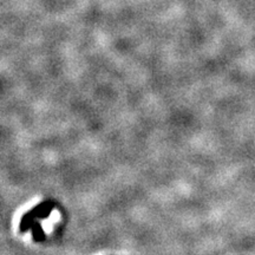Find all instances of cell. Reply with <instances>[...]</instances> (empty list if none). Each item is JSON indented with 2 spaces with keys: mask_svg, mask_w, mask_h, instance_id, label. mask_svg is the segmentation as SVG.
<instances>
[{
  "mask_svg": "<svg viewBox=\"0 0 255 255\" xmlns=\"http://www.w3.org/2000/svg\"><path fill=\"white\" fill-rule=\"evenodd\" d=\"M50 200L47 201H43V202L38 203L32 208L31 210H28L27 213H25V214L21 216V220H20V223H19V232L21 233V234H25V233H27L30 229L32 228V226H33V223L36 220H38V215L40 214V212L43 210L45 207L49 205Z\"/></svg>",
  "mask_w": 255,
  "mask_h": 255,
  "instance_id": "cell-1",
  "label": "cell"
},
{
  "mask_svg": "<svg viewBox=\"0 0 255 255\" xmlns=\"http://www.w3.org/2000/svg\"><path fill=\"white\" fill-rule=\"evenodd\" d=\"M32 231V238H33V241L37 242V244H40V242L45 241V233H44V229L41 227L39 220H36L31 228Z\"/></svg>",
  "mask_w": 255,
  "mask_h": 255,
  "instance_id": "cell-2",
  "label": "cell"
},
{
  "mask_svg": "<svg viewBox=\"0 0 255 255\" xmlns=\"http://www.w3.org/2000/svg\"><path fill=\"white\" fill-rule=\"evenodd\" d=\"M55 207H56V203L53 202V201H50L49 205H47L43 210H41L40 214L38 215V220H45V219L49 218L50 214H51V213H52V210H53V208H55Z\"/></svg>",
  "mask_w": 255,
  "mask_h": 255,
  "instance_id": "cell-3",
  "label": "cell"
}]
</instances>
